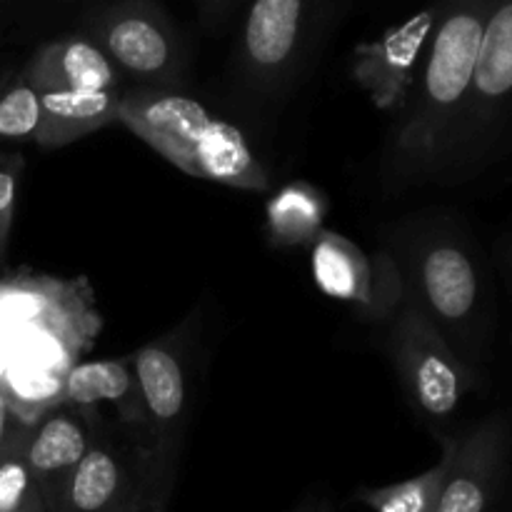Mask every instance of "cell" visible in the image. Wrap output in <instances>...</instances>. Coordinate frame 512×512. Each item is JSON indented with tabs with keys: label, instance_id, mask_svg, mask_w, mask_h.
<instances>
[{
	"label": "cell",
	"instance_id": "obj_1",
	"mask_svg": "<svg viewBox=\"0 0 512 512\" xmlns=\"http://www.w3.org/2000/svg\"><path fill=\"white\" fill-rule=\"evenodd\" d=\"M493 3L438 0V20L413 95L395 118L380 155V183L388 193L440 183L463 120Z\"/></svg>",
	"mask_w": 512,
	"mask_h": 512
},
{
	"label": "cell",
	"instance_id": "obj_2",
	"mask_svg": "<svg viewBox=\"0 0 512 512\" xmlns=\"http://www.w3.org/2000/svg\"><path fill=\"white\" fill-rule=\"evenodd\" d=\"M390 255L405 295L470 365L483 368L493 338V290L473 240L453 220L418 218L395 230Z\"/></svg>",
	"mask_w": 512,
	"mask_h": 512
},
{
	"label": "cell",
	"instance_id": "obj_3",
	"mask_svg": "<svg viewBox=\"0 0 512 512\" xmlns=\"http://www.w3.org/2000/svg\"><path fill=\"white\" fill-rule=\"evenodd\" d=\"M118 123L193 178L253 193L270 188L268 170L243 130L183 90H123Z\"/></svg>",
	"mask_w": 512,
	"mask_h": 512
},
{
	"label": "cell",
	"instance_id": "obj_4",
	"mask_svg": "<svg viewBox=\"0 0 512 512\" xmlns=\"http://www.w3.org/2000/svg\"><path fill=\"white\" fill-rule=\"evenodd\" d=\"M512 150V0H495L440 183L470 180Z\"/></svg>",
	"mask_w": 512,
	"mask_h": 512
},
{
	"label": "cell",
	"instance_id": "obj_5",
	"mask_svg": "<svg viewBox=\"0 0 512 512\" xmlns=\"http://www.w3.org/2000/svg\"><path fill=\"white\" fill-rule=\"evenodd\" d=\"M333 0H250L233 50L235 83L245 93L278 100L308 63Z\"/></svg>",
	"mask_w": 512,
	"mask_h": 512
},
{
	"label": "cell",
	"instance_id": "obj_6",
	"mask_svg": "<svg viewBox=\"0 0 512 512\" xmlns=\"http://www.w3.org/2000/svg\"><path fill=\"white\" fill-rule=\"evenodd\" d=\"M83 33L135 88H185L188 48L155 0H110L85 15Z\"/></svg>",
	"mask_w": 512,
	"mask_h": 512
},
{
	"label": "cell",
	"instance_id": "obj_7",
	"mask_svg": "<svg viewBox=\"0 0 512 512\" xmlns=\"http://www.w3.org/2000/svg\"><path fill=\"white\" fill-rule=\"evenodd\" d=\"M385 328L390 358L410 403L430 423L453 418L465 395L483 383V370L470 368L408 295Z\"/></svg>",
	"mask_w": 512,
	"mask_h": 512
},
{
	"label": "cell",
	"instance_id": "obj_8",
	"mask_svg": "<svg viewBox=\"0 0 512 512\" xmlns=\"http://www.w3.org/2000/svg\"><path fill=\"white\" fill-rule=\"evenodd\" d=\"M200 315L135 350L133 370L145 415V443L158 458L180 463L195 398V343Z\"/></svg>",
	"mask_w": 512,
	"mask_h": 512
},
{
	"label": "cell",
	"instance_id": "obj_9",
	"mask_svg": "<svg viewBox=\"0 0 512 512\" xmlns=\"http://www.w3.org/2000/svg\"><path fill=\"white\" fill-rule=\"evenodd\" d=\"M315 285L370 325H385L405 298V283L388 248L365 253L340 233L323 230L310 248Z\"/></svg>",
	"mask_w": 512,
	"mask_h": 512
},
{
	"label": "cell",
	"instance_id": "obj_10",
	"mask_svg": "<svg viewBox=\"0 0 512 512\" xmlns=\"http://www.w3.org/2000/svg\"><path fill=\"white\" fill-rule=\"evenodd\" d=\"M145 440L123 435L90 408L88 453L73 470L53 512H120L133 498L140 478Z\"/></svg>",
	"mask_w": 512,
	"mask_h": 512
},
{
	"label": "cell",
	"instance_id": "obj_11",
	"mask_svg": "<svg viewBox=\"0 0 512 512\" xmlns=\"http://www.w3.org/2000/svg\"><path fill=\"white\" fill-rule=\"evenodd\" d=\"M438 20V0L410 15L405 23L393 25L380 38L360 43L353 50L350 75L368 93L378 110L400 113L413 95L430 35Z\"/></svg>",
	"mask_w": 512,
	"mask_h": 512
},
{
	"label": "cell",
	"instance_id": "obj_12",
	"mask_svg": "<svg viewBox=\"0 0 512 512\" xmlns=\"http://www.w3.org/2000/svg\"><path fill=\"white\" fill-rule=\"evenodd\" d=\"M510 448L512 425L500 413L455 440L453 463L435 512H488L508 475Z\"/></svg>",
	"mask_w": 512,
	"mask_h": 512
},
{
	"label": "cell",
	"instance_id": "obj_13",
	"mask_svg": "<svg viewBox=\"0 0 512 512\" xmlns=\"http://www.w3.org/2000/svg\"><path fill=\"white\" fill-rule=\"evenodd\" d=\"M90 445V408L50 410L48 415L28 428L25 458L30 475L43 498L45 510L53 512L65 483L78 468Z\"/></svg>",
	"mask_w": 512,
	"mask_h": 512
},
{
	"label": "cell",
	"instance_id": "obj_14",
	"mask_svg": "<svg viewBox=\"0 0 512 512\" xmlns=\"http://www.w3.org/2000/svg\"><path fill=\"white\" fill-rule=\"evenodd\" d=\"M20 75L38 93L48 90H125V78L85 33L60 35L38 45Z\"/></svg>",
	"mask_w": 512,
	"mask_h": 512
},
{
	"label": "cell",
	"instance_id": "obj_15",
	"mask_svg": "<svg viewBox=\"0 0 512 512\" xmlns=\"http://www.w3.org/2000/svg\"><path fill=\"white\" fill-rule=\"evenodd\" d=\"M65 405L95 410L98 405H110L118 413L120 428L145 440V415L133 358L80 360L65 375Z\"/></svg>",
	"mask_w": 512,
	"mask_h": 512
},
{
	"label": "cell",
	"instance_id": "obj_16",
	"mask_svg": "<svg viewBox=\"0 0 512 512\" xmlns=\"http://www.w3.org/2000/svg\"><path fill=\"white\" fill-rule=\"evenodd\" d=\"M123 90H48L40 93L43 120L35 143L45 150L63 148L110 123H118Z\"/></svg>",
	"mask_w": 512,
	"mask_h": 512
},
{
	"label": "cell",
	"instance_id": "obj_17",
	"mask_svg": "<svg viewBox=\"0 0 512 512\" xmlns=\"http://www.w3.org/2000/svg\"><path fill=\"white\" fill-rule=\"evenodd\" d=\"M328 198L305 180H293L270 195L265 205V230L275 248H313L323 233Z\"/></svg>",
	"mask_w": 512,
	"mask_h": 512
},
{
	"label": "cell",
	"instance_id": "obj_18",
	"mask_svg": "<svg viewBox=\"0 0 512 512\" xmlns=\"http://www.w3.org/2000/svg\"><path fill=\"white\" fill-rule=\"evenodd\" d=\"M455 440L458 438H443V455L425 473L393 485H383V488H360L355 493V500L373 512H435L445 475L453 463Z\"/></svg>",
	"mask_w": 512,
	"mask_h": 512
},
{
	"label": "cell",
	"instance_id": "obj_19",
	"mask_svg": "<svg viewBox=\"0 0 512 512\" xmlns=\"http://www.w3.org/2000/svg\"><path fill=\"white\" fill-rule=\"evenodd\" d=\"M0 388L8 395L13 413L25 425H35L50 410L65 405V375L33 365L8 363Z\"/></svg>",
	"mask_w": 512,
	"mask_h": 512
},
{
	"label": "cell",
	"instance_id": "obj_20",
	"mask_svg": "<svg viewBox=\"0 0 512 512\" xmlns=\"http://www.w3.org/2000/svg\"><path fill=\"white\" fill-rule=\"evenodd\" d=\"M40 93L18 73L0 78V140H38Z\"/></svg>",
	"mask_w": 512,
	"mask_h": 512
},
{
	"label": "cell",
	"instance_id": "obj_21",
	"mask_svg": "<svg viewBox=\"0 0 512 512\" xmlns=\"http://www.w3.org/2000/svg\"><path fill=\"white\" fill-rule=\"evenodd\" d=\"M175 480H178V463L158 458L148 443H143L138 488L120 512H168Z\"/></svg>",
	"mask_w": 512,
	"mask_h": 512
},
{
	"label": "cell",
	"instance_id": "obj_22",
	"mask_svg": "<svg viewBox=\"0 0 512 512\" xmlns=\"http://www.w3.org/2000/svg\"><path fill=\"white\" fill-rule=\"evenodd\" d=\"M28 428L30 425L20 423L5 453L0 455V512H15L38 493L33 475H30L28 458H25Z\"/></svg>",
	"mask_w": 512,
	"mask_h": 512
},
{
	"label": "cell",
	"instance_id": "obj_23",
	"mask_svg": "<svg viewBox=\"0 0 512 512\" xmlns=\"http://www.w3.org/2000/svg\"><path fill=\"white\" fill-rule=\"evenodd\" d=\"M23 168V155H3L0 158V260L8 253Z\"/></svg>",
	"mask_w": 512,
	"mask_h": 512
},
{
	"label": "cell",
	"instance_id": "obj_24",
	"mask_svg": "<svg viewBox=\"0 0 512 512\" xmlns=\"http://www.w3.org/2000/svg\"><path fill=\"white\" fill-rule=\"evenodd\" d=\"M238 5L240 0H198L200 20L208 30H220Z\"/></svg>",
	"mask_w": 512,
	"mask_h": 512
},
{
	"label": "cell",
	"instance_id": "obj_25",
	"mask_svg": "<svg viewBox=\"0 0 512 512\" xmlns=\"http://www.w3.org/2000/svg\"><path fill=\"white\" fill-rule=\"evenodd\" d=\"M18 428H20L18 415H15L13 408H10V400L8 395H5V390L0 388V455L5 453L10 438H13Z\"/></svg>",
	"mask_w": 512,
	"mask_h": 512
},
{
	"label": "cell",
	"instance_id": "obj_26",
	"mask_svg": "<svg viewBox=\"0 0 512 512\" xmlns=\"http://www.w3.org/2000/svg\"><path fill=\"white\" fill-rule=\"evenodd\" d=\"M15 512H48L45 510V505H43V498H40V493H35L33 498L28 500V503L23 505V508H18Z\"/></svg>",
	"mask_w": 512,
	"mask_h": 512
},
{
	"label": "cell",
	"instance_id": "obj_27",
	"mask_svg": "<svg viewBox=\"0 0 512 512\" xmlns=\"http://www.w3.org/2000/svg\"><path fill=\"white\" fill-rule=\"evenodd\" d=\"M298 512H333V510H330L328 503H308V505H303Z\"/></svg>",
	"mask_w": 512,
	"mask_h": 512
},
{
	"label": "cell",
	"instance_id": "obj_28",
	"mask_svg": "<svg viewBox=\"0 0 512 512\" xmlns=\"http://www.w3.org/2000/svg\"><path fill=\"white\" fill-rule=\"evenodd\" d=\"M503 263H505V268H508V275L512 280V240H510L508 248H505V253H503Z\"/></svg>",
	"mask_w": 512,
	"mask_h": 512
},
{
	"label": "cell",
	"instance_id": "obj_29",
	"mask_svg": "<svg viewBox=\"0 0 512 512\" xmlns=\"http://www.w3.org/2000/svg\"><path fill=\"white\" fill-rule=\"evenodd\" d=\"M5 368H8V363H5V358H3V355H0V380H3Z\"/></svg>",
	"mask_w": 512,
	"mask_h": 512
}]
</instances>
